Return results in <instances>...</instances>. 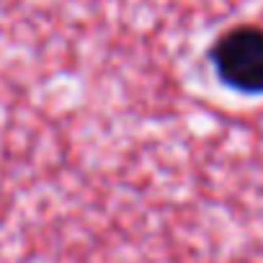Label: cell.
<instances>
[{
    "instance_id": "cell-1",
    "label": "cell",
    "mask_w": 263,
    "mask_h": 263,
    "mask_svg": "<svg viewBox=\"0 0 263 263\" xmlns=\"http://www.w3.org/2000/svg\"><path fill=\"white\" fill-rule=\"evenodd\" d=\"M206 62L227 90L263 98V26L237 24L222 31L209 44Z\"/></svg>"
}]
</instances>
